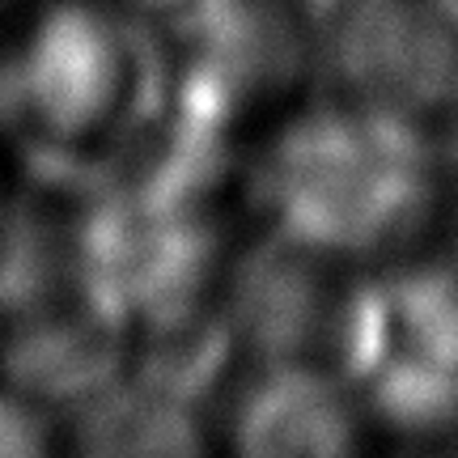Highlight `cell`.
Returning a JSON list of instances; mask_svg holds the SVG:
<instances>
[{
	"instance_id": "cell-1",
	"label": "cell",
	"mask_w": 458,
	"mask_h": 458,
	"mask_svg": "<svg viewBox=\"0 0 458 458\" xmlns=\"http://www.w3.org/2000/svg\"><path fill=\"white\" fill-rule=\"evenodd\" d=\"M174 85V60L114 0H51L0 55V128L34 179L89 187Z\"/></svg>"
},
{
	"instance_id": "cell-2",
	"label": "cell",
	"mask_w": 458,
	"mask_h": 458,
	"mask_svg": "<svg viewBox=\"0 0 458 458\" xmlns=\"http://www.w3.org/2000/svg\"><path fill=\"white\" fill-rule=\"evenodd\" d=\"M433 162L411 131L344 98L293 114L263 148L255 196L272 229L335 259H360L408 233Z\"/></svg>"
},
{
	"instance_id": "cell-3",
	"label": "cell",
	"mask_w": 458,
	"mask_h": 458,
	"mask_svg": "<svg viewBox=\"0 0 458 458\" xmlns=\"http://www.w3.org/2000/svg\"><path fill=\"white\" fill-rule=\"evenodd\" d=\"M323 51L344 98L437 157L458 148V0H335Z\"/></svg>"
},
{
	"instance_id": "cell-4",
	"label": "cell",
	"mask_w": 458,
	"mask_h": 458,
	"mask_svg": "<svg viewBox=\"0 0 458 458\" xmlns=\"http://www.w3.org/2000/svg\"><path fill=\"white\" fill-rule=\"evenodd\" d=\"M335 255L272 229L225 267V314L242 352L348 369L365 293L344 289ZM348 377V374H344Z\"/></svg>"
},
{
	"instance_id": "cell-5",
	"label": "cell",
	"mask_w": 458,
	"mask_h": 458,
	"mask_svg": "<svg viewBox=\"0 0 458 458\" xmlns=\"http://www.w3.org/2000/svg\"><path fill=\"white\" fill-rule=\"evenodd\" d=\"M170 26L179 81L233 123L284 102L306 77L310 30L297 0H187Z\"/></svg>"
},
{
	"instance_id": "cell-6",
	"label": "cell",
	"mask_w": 458,
	"mask_h": 458,
	"mask_svg": "<svg viewBox=\"0 0 458 458\" xmlns=\"http://www.w3.org/2000/svg\"><path fill=\"white\" fill-rule=\"evenodd\" d=\"M131 327L98 301H64L0 323L4 382L47 411H81L128 374Z\"/></svg>"
},
{
	"instance_id": "cell-7",
	"label": "cell",
	"mask_w": 458,
	"mask_h": 458,
	"mask_svg": "<svg viewBox=\"0 0 458 458\" xmlns=\"http://www.w3.org/2000/svg\"><path fill=\"white\" fill-rule=\"evenodd\" d=\"M225 442L250 458L348 454L360 445V411L340 369L263 360L259 374L229 394Z\"/></svg>"
},
{
	"instance_id": "cell-8",
	"label": "cell",
	"mask_w": 458,
	"mask_h": 458,
	"mask_svg": "<svg viewBox=\"0 0 458 458\" xmlns=\"http://www.w3.org/2000/svg\"><path fill=\"white\" fill-rule=\"evenodd\" d=\"M72 445L98 458L199 454L208 450V437L199 399L145 369H131L72 411Z\"/></svg>"
},
{
	"instance_id": "cell-9",
	"label": "cell",
	"mask_w": 458,
	"mask_h": 458,
	"mask_svg": "<svg viewBox=\"0 0 458 458\" xmlns=\"http://www.w3.org/2000/svg\"><path fill=\"white\" fill-rule=\"evenodd\" d=\"M51 445H55L51 411L13 386H4L0 391V458H34L47 454Z\"/></svg>"
},
{
	"instance_id": "cell-10",
	"label": "cell",
	"mask_w": 458,
	"mask_h": 458,
	"mask_svg": "<svg viewBox=\"0 0 458 458\" xmlns=\"http://www.w3.org/2000/svg\"><path fill=\"white\" fill-rule=\"evenodd\" d=\"M114 4H123V9H131V13H140V17H170V13H179L187 0H114Z\"/></svg>"
},
{
	"instance_id": "cell-11",
	"label": "cell",
	"mask_w": 458,
	"mask_h": 458,
	"mask_svg": "<svg viewBox=\"0 0 458 458\" xmlns=\"http://www.w3.org/2000/svg\"><path fill=\"white\" fill-rule=\"evenodd\" d=\"M4 208H9V199H0V225H4Z\"/></svg>"
}]
</instances>
